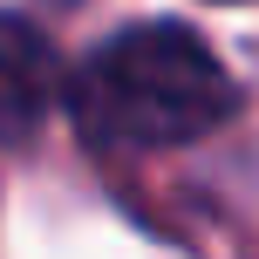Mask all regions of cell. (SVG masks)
Masks as SVG:
<instances>
[{
  "instance_id": "obj_1",
  "label": "cell",
  "mask_w": 259,
  "mask_h": 259,
  "mask_svg": "<svg viewBox=\"0 0 259 259\" xmlns=\"http://www.w3.org/2000/svg\"><path fill=\"white\" fill-rule=\"evenodd\" d=\"M239 109V82L225 62L178 21H137L109 34L68 82V116L89 150H178L211 137Z\"/></svg>"
},
{
  "instance_id": "obj_2",
  "label": "cell",
  "mask_w": 259,
  "mask_h": 259,
  "mask_svg": "<svg viewBox=\"0 0 259 259\" xmlns=\"http://www.w3.org/2000/svg\"><path fill=\"white\" fill-rule=\"evenodd\" d=\"M55 103H62V62H55L48 34L0 14V143L34 137Z\"/></svg>"
}]
</instances>
